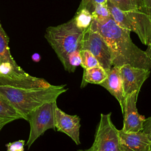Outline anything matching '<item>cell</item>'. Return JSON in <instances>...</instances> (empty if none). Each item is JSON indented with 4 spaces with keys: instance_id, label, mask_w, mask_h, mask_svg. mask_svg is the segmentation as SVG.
I'll list each match as a JSON object with an SVG mask.
<instances>
[{
    "instance_id": "1",
    "label": "cell",
    "mask_w": 151,
    "mask_h": 151,
    "mask_svg": "<svg viewBox=\"0 0 151 151\" xmlns=\"http://www.w3.org/2000/svg\"><path fill=\"white\" fill-rule=\"evenodd\" d=\"M90 28L98 31L105 39L112 57L113 66L129 64L150 70L151 59L132 41L130 31L119 27L112 17L99 23L93 19Z\"/></svg>"
},
{
    "instance_id": "2",
    "label": "cell",
    "mask_w": 151,
    "mask_h": 151,
    "mask_svg": "<svg viewBox=\"0 0 151 151\" xmlns=\"http://www.w3.org/2000/svg\"><path fill=\"white\" fill-rule=\"evenodd\" d=\"M66 85L37 88H19L0 85V95L8 101L27 120V116L41 105L55 101L58 97L65 92Z\"/></svg>"
},
{
    "instance_id": "3",
    "label": "cell",
    "mask_w": 151,
    "mask_h": 151,
    "mask_svg": "<svg viewBox=\"0 0 151 151\" xmlns=\"http://www.w3.org/2000/svg\"><path fill=\"white\" fill-rule=\"evenodd\" d=\"M84 31L77 27L74 18L65 23L46 29L44 37L64 68L66 66L68 55L77 49L81 50Z\"/></svg>"
},
{
    "instance_id": "4",
    "label": "cell",
    "mask_w": 151,
    "mask_h": 151,
    "mask_svg": "<svg viewBox=\"0 0 151 151\" xmlns=\"http://www.w3.org/2000/svg\"><path fill=\"white\" fill-rule=\"evenodd\" d=\"M107 5L112 18L119 27L136 33L143 44H151V18L145 8L143 10L122 11L109 0Z\"/></svg>"
},
{
    "instance_id": "5",
    "label": "cell",
    "mask_w": 151,
    "mask_h": 151,
    "mask_svg": "<svg viewBox=\"0 0 151 151\" xmlns=\"http://www.w3.org/2000/svg\"><path fill=\"white\" fill-rule=\"evenodd\" d=\"M56 101L44 103L34 109L27 116V120L30 124V132L27 146L28 149L46 130H55Z\"/></svg>"
},
{
    "instance_id": "6",
    "label": "cell",
    "mask_w": 151,
    "mask_h": 151,
    "mask_svg": "<svg viewBox=\"0 0 151 151\" xmlns=\"http://www.w3.org/2000/svg\"><path fill=\"white\" fill-rule=\"evenodd\" d=\"M111 113H101L91 148L100 151H121L119 130L111 120Z\"/></svg>"
},
{
    "instance_id": "7",
    "label": "cell",
    "mask_w": 151,
    "mask_h": 151,
    "mask_svg": "<svg viewBox=\"0 0 151 151\" xmlns=\"http://www.w3.org/2000/svg\"><path fill=\"white\" fill-rule=\"evenodd\" d=\"M81 50L89 51L106 73L112 67L111 52L105 39L98 31L91 29L90 27L84 32Z\"/></svg>"
},
{
    "instance_id": "8",
    "label": "cell",
    "mask_w": 151,
    "mask_h": 151,
    "mask_svg": "<svg viewBox=\"0 0 151 151\" xmlns=\"http://www.w3.org/2000/svg\"><path fill=\"white\" fill-rule=\"evenodd\" d=\"M149 70L125 64L120 67V74L126 97L134 91H140V88L149 77Z\"/></svg>"
},
{
    "instance_id": "9",
    "label": "cell",
    "mask_w": 151,
    "mask_h": 151,
    "mask_svg": "<svg viewBox=\"0 0 151 151\" xmlns=\"http://www.w3.org/2000/svg\"><path fill=\"white\" fill-rule=\"evenodd\" d=\"M139 93V91H134L126 97L123 111V126L122 129L125 132L136 133L143 130L146 119L138 113L136 107Z\"/></svg>"
},
{
    "instance_id": "10",
    "label": "cell",
    "mask_w": 151,
    "mask_h": 151,
    "mask_svg": "<svg viewBox=\"0 0 151 151\" xmlns=\"http://www.w3.org/2000/svg\"><path fill=\"white\" fill-rule=\"evenodd\" d=\"M55 129L68 136L77 145L80 144V118L77 115H70L58 107L55 110Z\"/></svg>"
},
{
    "instance_id": "11",
    "label": "cell",
    "mask_w": 151,
    "mask_h": 151,
    "mask_svg": "<svg viewBox=\"0 0 151 151\" xmlns=\"http://www.w3.org/2000/svg\"><path fill=\"white\" fill-rule=\"evenodd\" d=\"M121 151H151V141L142 130L133 133L119 130Z\"/></svg>"
},
{
    "instance_id": "12",
    "label": "cell",
    "mask_w": 151,
    "mask_h": 151,
    "mask_svg": "<svg viewBox=\"0 0 151 151\" xmlns=\"http://www.w3.org/2000/svg\"><path fill=\"white\" fill-rule=\"evenodd\" d=\"M107 74L106 79L99 85L106 88L117 99L120 106L122 113L123 114L126 97L120 74V67L112 66Z\"/></svg>"
},
{
    "instance_id": "13",
    "label": "cell",
    "mask_w": 151,
    "mask_h": 151,
    "mask_svg": "<svg viewBox=\"0 0 151 151\" xmlns=\"http://www.w3.org/2000/svg\"><path fill=\"white\" fill-rule=\"evenodd\" d=\"M107 74L101 67H95L84 69L81 88H84L88 83L100 84L107 77Z\"/></svg>"
},
{
    "instance_id": "14",
    "label": "cell",
    "mask_w": 151,
    "mask_h": 151,
    "mask_svg": "<svg viewBox=\"0 0 151 151\" xmlns=\"http://www.w3.org/2000/svg\"><path fill=\"white\" fill-rule=\"evenodd\" d=\"M8 44L9 38L3 29L0 21V64L14 60L11 54Z\"/></svg>"
},
{
    "instance_id": "15",
    "label": "cell",
    "mask_w": 151,
    "mask_h": 151,
    "mask_svg": "<svg viewBox=\"0 0 151 151\" xmlns=\"http://www.w3.org/2000/svg\"><path fill=\"white\" fill-rule=\"evenodd\" d=\"M0 116L13 120L24 119L23 116L8 101L0 95Z\"/></svg>"
},
{
    "instance_id": "16",
    "label": "cell",
    "mask_w": 151,
    "mask_h": 151,
    "mask_svg": "<svg viewBox=\"0 0 151 151\" xmlns=\"http://www.w3.org/2000/svg\"><path fill=\"white\" fill-rule=\"evenodd\" d=\"M73 18L77 27L83 30H86L90 26L93 20L91 14L86 8L77 10Z\"/></svg>"
},
{
    "instance_id": "17",
    "label": "cell",
    "mask_w": 151,
    "mask_h": 151,
    "mask_svg": "<svg viewBox=\"0 0 151 151\" xmlns=\"http://www.w3.org/2000/svg\"><path fill=\"white\" fill-rule=\"evenodd\" d=\"M122 11L143 10L145 7L143 0H109Z\"/></svg>"
},
{
    "instance_id": "18",
    "label": "cell",
    "mask_w": 151,
    "mask_h": 151,
    "mask_svg": "<svg viewBox=\"0 0 151 151\" xmlns=\"http://www.w3.org/2000/svg\"><path fill=\"white\" fill-rule=\"evenodd\" d=\"M93 19L97 22H103L111 17L107 5V2L97 4L91 13Z\"/></svg>"
},
{
    "instance_id": "19",
    "label": "cell",
    "mask_w": 151,
    "mask_h": 151,
    "mask_svg": "<svg viewBox=\"0 0 151 151\" xmlns=\"http://www.w3.org/2000/svg\"><path fill=\"white\" fill-rule=\"evenodd\" d=\"M81 66L84 69H87L100 66L96 58L88 50H81Z\"/></svg>"
},
{
    "instance_id": "20",
    "label": "cell",
    "mask_w": 151,
    "mask_h": 151,
    "mask_svg": "<svg viewBox=\"0 0 151 151\" xmlns=\"http://www.w3.org/2000/svg\"><path fill=\"white\" fill-rule=\"evenodd\" d=\"M81 49H77L71 52L67 58L66 66L64 69L69 73H74L78 65H81Z\"/></svg>"
},
{
    "instance_id": "21",
    "label": "cell",
    "mask_w": 151,
    "mask_h": 151,
    "mask_svg": "<svg viewBox=\"0 0 151 151\" xmlns=\"http://www.w3.org/2000/svg\"><path fill=\"white\" fill-rule=\"evenodd\" d=\"M107 0H81L77 10L81 9L82 8H86L91 14L94 9L95 6L97 4L107 2Z\"/></svg>"
},
{
    "instance_id": "22",
    "label": "cell",
    "mask_w": 151,
    "mask_h": 151,
    "mask_svg": "<svg viewBox=\"0 0 151 151\" xmlns=\"http://www.w3.org/2000/svg\"><path fill=\"white\" fill-rule=\"evenodd\" d=\"M24 145L25 141L24 140L8 143L6 145V151H24Z\"/></svg>"
},
{
    "instance_id": "23",
    "label": "cell",
    "mask_w": 151,
    "mask_h": 151,
    "mask_svg": "<svg viewBox=\"0 0 151 151\" xmlns=\"http://www.w3.org/2000/svg\"><path fill=\"white\" fill-rule=\"evenodd\" d=\"M142 131L145 133L151 141V116L146 119L143 123Z\"/></svg>"
},
{
    "instance_id": "24",
    "label": "cell",
    "mask_w": 151,
    "mask_h": 151,
    "mask_svg": "<svg viewBox=\"0 0 151 151\" xmlns=\"http://www.w3.org/2000/svg\"><path fill=\"white\" fill-rule=\"evenodd\" d=\"M12 121H13V120L0 116V131L5 124Z\"/></svg>"
},
{
    "instance_id": "25",
    "label": "cell",
    "mask_w": 151,
    "mask_h": 151,
    "mask_svg": "<svg viewBox=\"0 0 151 151\" xmlns=\"http://www.w3.org/2000/svg\"><path fill=\"white\" fill-rule=\"evenodd\" d=\"M31 58H32V60L35 63H38L41 60V56L40 55L38 54V53H34L31 56Z\"/></svg>"
},
{
    "instance_id": "26",
    "label": "cell",
    "mask_w": 151,
    "mask_h": 151,
    "mask_svg": "<svg viewBox=\"0 0 151 151\" xmlns=\"http://www.w3.org/2000/svg\"><path fill=\"white\" fill-rule=\"evenodd\" d=\"M145 7L146 8H151V0H143Z\"/></svg>"
},
{
    "instance_id": "27",
    "label": "cell",
    "mask_w": 151,
    "mask_h": 151,
    "mask_svg": "<svg viewBox=\"0 0 151 151\" xmlns=\"http://www.w3.org/2000/svg\"><path fill=\"white\" fill-rule=\"evenodd\" d=\"M145 51L147 54V55L149 57V58L151 59V44L149 45H147V48Z\"/></svg>"
},
{
    "instance_id": "28",
    "label": "cell",
    "mask_w": 151,
    "mask_h": 151,
    "mask_svg": "<svg viewBox=\"0 0 151 151\" xmlns=\"http://www.w3.org/2000/svg\"><path fill=\"white\" fill-rule=\"evenodd\" d=\"M78 151H100V150H95V149H93L91 148V147H90L89 149H85V150H78Z\"/></svg>"
},
{
    "instance_id": "29",
    "label": "cell",
    "mask_w": 151,
    "mask_h": 151,
    "mask_svg": "<svg viewBox=\"0 0 151 151\" xmlns=\"http://www.w3.org/2000/svg\"><path fill=\"white\" fill-rule=\"evenodd\" d=\"M145 11L150 15V17L151 18V8H145Z\"/></svg>"
}]
</instances>
